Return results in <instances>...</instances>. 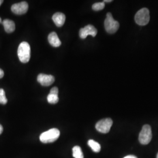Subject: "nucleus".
I'll use <instances>...</instances> for the list:
<instances>
[{
	"mask_svg": "<svg viewBox=\"0 0 158 158\" xmlns=\"http://www.w3.org/2000/svg\"><path fill=\"white\" fill-rule=\"evenodd\" d=\"M18 56L19 60L23 63L28 62L31 57V48L28 43L23 42L18 49Z\"/></svg>",
	"mask_w": 158,
	"mask_h": 158,
	"instance_id": "obj_1",
	"label": "nucleus"
},
{
	"mask_svg": "<svg viewBox=\"0 0 158 158\" xmlns=\"http://www.w3.org/2000/svg\"><path fill=\"white\" fill-rule=\"evenodd\" d=\"M60 136V131L57 128H52L43 132L40 135V141L42 143H52L56 141Z\"/></svg>",
	"mask_w": 158,
	"mask_h": 158,
	"instance_id": "obj_2",
	"label": "nucleus"
},
{
	"mask_svg": "<svg viewBox=\"0 0 158 158\" xmlns=\"http://www.w3.org/2000/svg\"><path fill=\"white\" fill-rule=\"evenodd\" d=\"M104 27L106 31L109 34H114L118 31L119 27L118 22L114 19L113 15L110 12L107 14L104 21Z\"/></svg>",
	"mask_w": 158,
	"mask_h": 158,
	"instance_id": "obj_3",
	"label": "nucleus"
},
{
	"mask_svg": "<svg viewBox=\"0 0 158 158\" xmlns=\"http://www.w3.org/2000/svg\"><path fill=\"white\" fill-rule=\"evenodd\" d=\"M150 19L149 11L146 8H142L136 12L135 16L136 23L141 26H145L147 25Z\"/></svg>",
	"mask_w": 158,
	"mask_h": 158,
	"instance_id": "obj_4",
	"label": "nucleus"
},
{
	"mask_svg": "<svg viewBox=\"0 0 158 158\" xmlns=\"http://www.w3.org/2000/svg\"><path fill=\"white\" fill-rule=\"evenodd\" d=\"M152 130L149 125H144L139 135V141L142 145L148 144L152 139Z\"/></svg>",
	"mask_w": 158,
	"mask_h": 158,
	"instance_id": "obj_5",
	"label": "nucleus"
},
{
	"mask_svg": "<svg viewBox=\"0 0 158 158\" xmlns=\"http://www.w3.org/2000/svg\"><path fill=\"white\" fill-rule=\"evenodd\" d=\"M113 125V120L111 118L102 119L96 125V130L102 134H107Z\"/></svg>",
	"mask_w": 158,
	"mask_h": 158,
	"instance_id": "obj_6",
	"label": "nucleus"
},
{
	"mask_svg": "<svg viewBox=\"0 0 158 158\" xmlns=\"http://www.w3.org/2000/svg\"><path fill=\"white\" fill-rule=\"evenodd\" d=\"M97 34V29L91 25H88L85 28H81L79 31V36L80 38L84 40L87 38L88 35H91L93 37H95Z\"/></svg>",
	"mask_w": 158,
	"mask_h": 158,
	"instance_id": "obj_7",
	"label": "nucleus"
},
{
	"mask_svg": "<svg viewBox=\"0 0 158 158\" xmlns=\"http://www.w3.org/2000/svg\"><path fill=\"white\" fill-rule=\"evenodd\" d=\"M28 4L25 1L14 4L11 6L12 12H13L14 14L17 15L24 14L27 13V12L28 11Z\"/></svg>",
	"mask_w": 158,
	"mask_h": 158,
	"instance_id": "obj_8",
	"label": "nucleus"
},
{
	"mask_svg": "<svg viewBox=\"0 0 158 158\" xmlns=\"http://www.w3.org/2000/svg\"><path fill=\"white\" fill-rule=\"evenodd\" d=\"M37 80L43 86H49L52 85L55 81V77L52 75L40 74L38 76Z\"/></svg>",
	"mask_w": 158,
	"mask_h": 158,
	"instance_id": "obj_9",
	"label": "nucleus"
},
{
	"mask_svg": "<svg viewBox=\"0 0 158 158\" xmlns=\"http://www.w3.org/2000/svg\"><path fill=\"white\" fill-rule=\"evenodd\" d=\"M52 19L57 27H60L64 23L66 20V16L62 12H56L53 15Z\"/></svg>",
	"mask_w": 158,
	"mask_h": 158,
	"instance_id": "obj_10",
	"label": "nucleus"
},
{
	"mask_svg": "<svg viewBox=\"0 0 158 158\" xmlns=\"http://www.w3.org/2000/svg\"><path fill=\"white\" fill-rule=\"evenodd\" d=\"M48 41L51 45L53 47H59L61 45V41L58 38V36L56 32H53L48 36Z\"/></svg>",
	"mask_w": 158,
	"mask_h": 158,
	"instance_id": "obj_11",
	"label": "nucleus"
},
{
	"mask_svg": "<svg viewBox=\"0 0 158 158\" xmlns=\"http://www.w3.org/2000/svg\"><path fill=\"white\" fill-rule=\"evenodd\" d=\"M4 29L7 33H12L15 29V24L14 21L10 19H5L2 21Z\"/></svg>",
	"mask_w": 158,
	"mask_h": 158,
	"instance_id": "obj_12",
	"label": "nucleus"
},
{
	"mask_svg": "<svg viewBox=\"0 0 158 158\" xmlns=\"http://www.w3.org/2000/svg\"><path fill=\"white\" fill-rule=\"evenodd\" d=\"M88 145L94 152H99L101 150L100 145L98 142H97L93 140V139H90L88 141Z\"/></svg>",
	"mask_w": 158,
	"mask_h": 158,
	"instance_id": "obj_13",
	"label": "nucleus"
},
{
	"mask_svg": "<svg viewBox=\"0 0 158 158\" xmlns=\"http://www.w3.org/2000/svg\"><path fill=\"white\" fill-rule=\"evenodd\" d=\"M73 156L74 158H84V155L81 148L79 146H75L73 148Z\"/></svg>",
	"mask_w": 158,
	"mask_h": 158,
	"instance_id": "obj_14",
	"label": "nucleus"
},
{
	"mask_svg": "<svg viewBox=\"0 0 158 158\" xmlns=\"http://www.w3.org/2000/svg\"><path fill=\"white\" fill-rule=\"evenodd\" d=\"M47 100L48 102L50 104H56L57 102H59V97L58 95L56 94H51L49 93V94L48 96L47 97Z\"/></svg>",
	"mask_w": 158,
	"mask_h": 158,
	"instance_id": "obj_15",
	"label": "nucleus"
},
{
	"mask_svg": "<svg viewBox=\"0 0 158 158\" xmlns=\"http://www.w3.org/2000/svg\"><path fill=\"white\" fill-rule=\"evenodd\" d=\"M8 102L6 97L5 91L2 89H0V104L5 105Z\"/></svg>",
	"mask_w": 158,
	"mask_h": 158,
	"instance_id": "obj_16",
	"label": "nucleus"
},
{
	"mask_svg": "<svg viewBox=\"0 0 158 158\" xmlns=\"http://www.w3.org/2000/svg\"><path fill=\"white\" fill-rule=\"evenodd\" d=\"M105 7V4L104 2H97L94 4L92 6V9L94 11H100L102 10V9H104V8Z\"/></svg>",
	"mask_w": 158,
	"mask_h": 158,
	"instance_id": "obj_17",
	"label": "nucleus"
},
{
	"mask_svg": "<svg viewBox=\"0 0 158 158\" xmlns=\"http://www.w3.org/2000/svg\"><path fill=\"white\" fill-rule=\"evenodd\" d=\"M58 93H59V90H58V89H57V87H53V88L51 89V92H50L51 94H56V95H58Z\"/></svg>",
	"mask_w": 158,
	"mask_h": 158,
	"instance_id": "obj_18",
	"label": "nucleus"
},
{
	"mask_svg": "<svg viewBox=\"0 0 158 158\" xmlns=\"http://www.w3.org/2000/svg\"><path fill=\"white\" fill-rule=\"evenodd\" d=\"M4 76V71L0 69V79L2 78Z\"/></svg>",
	"mask_w": 158,
	"mask_h": 158,
	"instance_id": "obj_19",
	"label": "nucleus"
},
{
	"mask_svg": "<svg viewBox=\"0 0 158 158\" xmlns=\"http://www.w3.org/2000/svg\"><path fill=\"white\" fill-rule=\"evenodd\" d=\"M124 158H137L135 156H134V155H128V156H127Z\"/></svg>",
	"mask_w": 158,
	"mask_h": 158,
	"instance_id": "obj_20",
	"label": "nucleus"
},
{
	"mask_svg": "<svg viewBox=\"0 0 158 158\" xmlns=\"http://www.w3.org/2000/svg\"><path fill=\"white\" fill-rule=\"evenodd\" d=\"M3 132V127L0 124V134H1Z\"/></svg>",
	"mask_w": 158,
	"mask_h": 158,
	"instance_id": "obj_21",
	"label": "nucleus"
},
{
	"mask_svg": "<svg viewBox=\"0 0 158 158\" xmlns=\"http://www.w3.org/2000/svg\"><path fill=\"white\" fill-rule=\"evenodd\" d=\"M111 1H112L111 0H105V1H104V2H110Z\"/></svg>",
	"mask_w": 158,
	"mask_h": 158,
	"instance_id": "obj_22",
	"label": "nucleus"
},
{
	"mask_svg": "<svg viewBox=\"0 0 158 158\" xmlns=\"http://www.w3.org/2000/svg\"><path fill=\"white\" fill-rule=\"evenodd\" d=\"M2 2H3V1L2 0H0V6L2 4Z\"/></svg>",
	"mask_w": 158,
	"mask_h": 158,
	"instance_id": "obj_23",
	"label": "nucleus"
},
{
	"mask_svg": "<svg viewBox=\"0 0 158 158\" xmlns=\"http://www.w3.org/2000/svg\"><path fill=\"white\" fill-rule=\"evenodd\" d=\"M0 23H2V19H1V17H0Z\"/></svg>",
	"mask_w": 158,
	"mask_h": 158,
	"instance_id": "obj_24",
	"label": "nucleus"
},
{
	"mask_svg": "<svg viewBox=\"0 0 158 158\" xmlns=\"http://www.w3.org/2000/svg\"><path fill=\"white\" fill-rule=\"evenodd\" d=\"M157 158H158V154H157Z\"/></svg>",
	"mask_w": 158,
	"mask_h": 158,
	"instance_id": "obj_25",
	"label": "nucleus"
}]
</instances>
